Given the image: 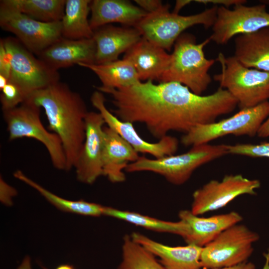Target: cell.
Instances as JSON below:
<instances>
[{
    "instance_id": "6da1fadb",
    "label": "cell",
    "mask_w": 269,
    "mask_h": 269,
    "mask_svg": "<svg viewBox=\"0 0 269 269\" xmlns=\"http://www.w3.org/2000/svg\"><path fill=\"white\" fill-rule=\"evenodd\" d=\"M111 95L120 120L145 126L158 140L171 131L188 133L193 128L216 122L229 114L233 102L229 93L218 88L213 93L196 94L177 82L140 81L132 86L100 91Z\"/></svg>"
},
{
    "instance_id": "7a4b0ae2",
    "label": "cell",
    "mask_w": 269,
    "mask_h": 269,
    "mask_svg": "<svg viewBox=\"0 0 269 269\" xmlns=\"http://www.w3.org/2000/svg\"><path fill=\"white\" fill-rule=\"evenodd\" d=\"M26 100L42 108L48 128L60 138L66 171L74 167L85 137V118L89 112L78 93L60 81L30 94Z\"/></svg>"
},
{
    "instance_id": "3957f363",
    "label": "cell",
    "mask_w": 269,
    "mask_h": 269,
    "mask_svg": "<svg viewBox=\"0 0 269 269\" xmlns=\"http://www.w3.org/2000/svg\"><path fill=\"white\" fill-rule=\"evenodd\" d=\"M210 41L208 37L197 43L193 35H180L173 45L169 65L160 82L179 83L202 95L211 82L209 70L216 61L207 59L204 54V48Z\"/></svg>"
},
{
    "instance_id": "277c9868",
    "label": "cell",
    "mask_w": 269,
    "mask_h": 269,
    "mask_svg": "<svg viewBox=\"0 0 269 269\" xmlns=\"http://www.w3.org/2000/svg\"><path fill=\"white\" fill-rule=\"evenodd\" d=\"M227 144L196 145L186 152L153 159L139 156L128 165L125 171H149L163 176L169 183L180 185L190 178L202 165L228 154Z\"/></svg>"
},
{
    "instance_id": "5b68a950",
    "label": "cell",
    "mask_w": 269,
    "mask_h": 269,
    "mask_svg": "<svg viewBox=\"0 0 269 269\" xmlns=\"http://www.w3.org/2000/svg\"><path fill=\"white\" fill-rule=\"evenodd\" d=\"M217 61L221 71L213 79L237 100L240 110L269 101V73L247 67L234 56L226 57L219 53Z\"/></svg>"
},
{
    "instance_id": "8992f818",
    "label": "cell",
    "mask_w": 269,
    "mask_h": 269,
    "mask_svg": "<svg viewBox=\"0 0 269 269\" xmlns=\"http://www.w3.org/2000/svg\"><path fill=\"white\" fill-rule=\"evenodd\" d=\"M169 8V5L166 4L159 10L148 13L134 27L143 37L167 51L171 49L177 38L188 28L196 25H202L206 28L212 27L218 6L187 16L170 12Z\"/></svg>"
},
{
    "instance_id": "52a82bcc",
    "label": "cell",
    "mask_w": 269,
    "mask_h": 269,
    "mask_svg": "<svg viewBox=\"0 0 269 269\" xmlns=\"http://www.w3.org/2000/svg\"><path fill=\"white\" fill-rule=\"evenodd\" d=\"M40 109L25 100L14 109L3 111L9 139L26 137L39 141L47 150L53 166L66 171V157L61 140L56 134L45 128L40 118Z\"/></svg>"
},
{
    "instance_id": "ba28073f",
    "label": "cell",
    "mask_w": 269,
    "mask_h": 269,
    "mask_svg": "<svg viewBox=\"0 0 269 269\" xmlns=\"http://www.w3.org/2000/svg\"><path fill=\"white\" fill-rule=\"evenodd\" d=\"M259 235L246 225L237 223L222 231L203 247L200 256L202 269L229 267L247 262L254 251Z\"/></svg>"
},
{
    "instance_id": "9c48e42d",
    "label": "cell",
    "mask_w": 269,
    "mask_h": 269,
    "mask_svg": "<svg viewBox=\"0 0 269 269\" xmlns=\"http://www.w3.org/2000/svg\"><path fill=\"white\" fill-rule=\"evenodd\" d=\"M269 115V101L250 108L240 110L232 116L218 122L197 126L181 137L186 146L208 143L229 134L253 137Z\"/></svg>"
},
{
    "instance_id": "30bf717a",
    "label": "cell",
    "mask_w": 269,
    "mask_h": 269,
    "mask_svg": "<svg viewBox=\"0 0 269 269\" xmlns=\"http://www.w3.org/2000/svg\"><path fill=\"white\" fill-rule=\"evenodd\" d=\"M9 58V81L18 85L27 97L59 81L58 71L49 67L28 50L17 38L0 39Z\"/></svg>"
},
{
    "instance_id": "8fae6325",
    "label": "cell",
    "mask_w": 269,
    "mask_h": 269,
    "mask_svg": "<svg viewBox=\"0 0 269 269\" xmlns=\"http://www.w3.org/2000/svg\"><path fill=\"white\" fill-rule=\"evenodd\" d=\"M0 26L37 56L62 37L61 21H38L0 3Z\"/></svg>"
},
{
    "instance_id": "7c38bea8",
    "label": "cell",
    "mask_w": 269,
    "mask_h": 269,
    "mask_svg": "<svg viewBox=\"0 0 269 269\" xmlns=\"http://www.w3.org/2000/svg\"><path fill=\"white\" fill-rule=\"evenodd\" d=\"M260 186L258 179L240 174L226 175L221 180H211L194 191L190 210L199 216L216 211L240 196L256 195Z\"/></svg>"
},
{
    "instance_id": "4fadbf2b",
    "label": "cell",
    "mask_w": 269,
    "mask_h": 269,
    "mask_svg": "<svg viewBox=\"0 0 269 269\" xmlns=\"http://www.w3.org/2000/svg\"><path fill=\"white\" fill-rule=\"evenodd\" d=\"M210 40L218 44H227L235 36L251 33L269 27V12L265 4L247 6L244 3L230 9L218 6Z\"/></svg>"
},
{
    "instance_id": "5bb4252c",
    "label": "cell",
    "mask_w": 269,
    "mask_h": 269,
    "mask_svg": "<svg viewBox=\"0 0 269 269\" xmlns=\"http://www.w3.org/2000/svg\"><path fill=\"white\" fill-rule=\"evenodd\" d=\"M91 101L107 126L117 133L137 153L148 154L158 158L173 155L176 152L178 141L175 137L167 135L156 142L144 140L136 132L133 123L120 120L107 109L102 92L95 91L91 96Z\"/></svg>"
},
{
    "instance_id": "9a60e30c",
    "label": "cell",
    "mask_w": 269,
    "mask_h": 269,
    "mask_svg": "<svg viewBox=\"0 0 269 269\" xmlns=\"http://www.w3.org/2000/svg\"><path fill=\"white\" fill-rule=\"evenodd\" d=\"M105 122L99 112H89L85 118V137L74 168L77 179L91 184L103 175Z\"/></svg>"
},
{
    "instance_id": "2e32d148",
    "label": "cell",
    "mask_w": 269,
    "mask_h": 269,
    "mask_svg": "<svg viewBox=\"0 0 269 269\" xmlns=\"http://www.w3.org/2000/svg\"><path fill=\"white\" fill-rule=\"evenodd\" d=\"M182 224L181 237L187 244L203 248L222 231L243 220L236 211L208 217H200L190 210H180L178 214Z\"/></svg>"
},
{
    "instance_id": "e0dca14e",
    "label": "cell",
    "mask_w": 269,
    "mask_h": 269,
    "mask_svg": "<svg viewBox=\"0 0 269 269\" xmlns=\"http://www.w3.org/2000/svg\"><path fill=\"white\" fill-rule=\"evenodd\" d=\"M96 46L93 38L70 39L62 37L38 57L52 69L67 68L80 63L95 64Z\"/></svg>"
},
{
    "instance_id": "ac0fdd59",
    "label": "cell",
    "mask_w": 269,
    "mask_h": 269,
    "mask_svg": "<svg viewBox=\"0 0 269 269\" xmlns=\"http://www.w3.org/2000/svg\"><path fill=\"white\" fill-rule=\"evenodd\" d=\"M134 27H118L105 25L94 30L93 38L96 46L95 64H101L118 60L142 38Z\"/></svg>"
},
{
    "instance_id": "d6986e66",
    "label": "cell",
    "mask_w": 269,
    "mask_h": 269,
    "mask_svg": "<svg viewBox=\"0 0 269 269\" xmlns=\"http://www.w3.org/2000/svg\"><path fill=\"white\" fill-rule=\"evenodd\" d=\"M131 236L134 241L152 253L165 269H202L201 247L189 244L168 246L138 232H133Z\"/></svg>"
},
{
    "instance_id": "ffe728a7",
    "label": "cell",
    "mask_w": 269,
    "mask_h": 269,
    "mask_svg": "<svg viewBox=\"0 0 269 269\" xmlns=\"http://www.w3.org/2000/svg\"><path fill=\"white\" fill-rule=\"evenodd\" d=\"M170 54L142 37L128 50L124 58L135 68L140 80L160 81L170 60Z\"/></svg>"
},
{
    "instance_id": "44dd1931",
    "label": "cell",
    "mask_w": 269,
    "mask_h": 269,
    "mask_svg": "<svg viewBox=\"0 0 269 269\" xmlns=\"http://www.w3.org/2000/svg\"><path fill=\"white\" fill-rule=\"evenodd\" d=\"M105 134L103 154V175L112 183L125 181L124 171L128 165L140 156L134 148L114 131L107 126Z\"/></svg>"
},
{
    "instance_id": "7402d4cb",
    "label": "cell",
    "mask_w": 269,
    "mask_h": 269,
    "mask_svg": "<svg viewBox=\"0 0 269 269\" xmlns=\"http://www.w3.org/2000/svg\"><path fill=\"white\" fill-rule=\"evenodd\" d=\"M91 28L95 29L111 23H120L134 27L148 13L126 0H94L91 2Z\"/></svg>"
},
{
    "instance_id": "603a6c76",
    "label": "cell",
    "mask_w": 269,
    "mask_h": 269,
    "mask_svg": "<svg viewBox=\"0 0 269 269\" xmlns=\"http://www.w3.org/2000/svg\"><path fill=\"white\" fill-rule=\"evenodd\" d=\"M234 56L247 67L269 73V27L237 36Z\"/></svg>"
},
{
    "instance_id": "cb8c5ba5",
    "label": "cell",
    "mask_w": 269,
    "mask_h": 269,
    "mask_svg": "<svg viewBox=\"0 0 269 269\" xmlns=\"http://www.w3.org/2000/svg\"><path fill=\"white\" fill-rule=\"evenodd\" d=\"M78 65L91 70L98 76L102 83L97 88L100 91L128 87L141 81L133 65L124 58L104 64Z\"/></svg>"
},
{
    "instance_id": "d4e9b609",
    "label": "cell",
    "mask_w": 269,
    "mask_h": 269,
    "mask_svg": "<svg viewBox=\"0 0 269 269\" xmlns=\"http://www.w3.org/2000/svg\"><path fill=\"white\" fill-rule=\"evenodd\" d=\"M89 0H66L61 20L62 37L81 39L93 37L88 16L91 11Z\"/></svg>"
},
{
    "instance_id": "484cf974",
    "label": "cell",
    "mask_w": 269,
    "mask_h": 269,
    "mask_svg": "<svg viewBox=\"0 0 269 269\" xmlns=\"http://www.w3.org/2000/svg\"><path fill=\"white\" fill-rule=\"evenodd\" d=\"M66 0H2L0 4L35 20L44 22L61 21Z\"/></svg>"
},
{
    "instance_id": "4316f807",
    "label": "cell",
    "mask_w": 269,
    "mask_h": 269,
    "mask_svg": "<svg viewBox=\"0 0 269 269\" xmlns=\"http://www.w3.org/2000/svg\"><path fill=\"white\" fill-rule=\"evenodd\" d=\"M13 175L35 189L47 200L62 211L92 217L104 215L105 206L83 200L72 201L60 197L28 178L21 170H17Z\"/></svg>"
},
{
    "instance_id": "83f0119b",
    "label": "cell",
    "mask_w": 269,
    "mask_h": 269,
    "mask_svg": "<svg viewBox=\"0 0 269 269\" xmlns=\"http://www.w3.org/2000/svg\"><path fill=\"white\" fill-rule=\"evenodd\" d=\"M104 215L121 220L153 232L172 234L180 236V222L165 221L137 212L105 207Z\"/></svg>"
},
{
    "instance_id": "f1b7e54d",
    "label": "cell",
    "mask_w": 269,
    "mask_h": 269,
    "mask_svg": "<svg viewBox=\"0 0 269 269\" xmlns=\"http://www.w3.org/2000/svg\"><path fill=\"white\" fill-rule=\"evenodd\" d=\"M117 269H165L149 251L125 235L122 245V261Z\"/></svg>"
},
{
    "instance_id": "f546056e",
    "label": "cell",
    "mask_w": 269,
    "mask_h": 269,
    "mask_svg": "<svg viewBox=\"0 0 269 269\" xmlns=\"http://www.w3.org/2000/svg\"><path fill=\"white\" fill-rule=\"evenodd\" d=\"M0 91V100L2 112L16 108L27 98L21 89L11 82H8Z\"/></svg>"
},
{
    "instance_id": "4dcf8cb0",
    "label": "cell",
    "mask_w": 269,
    "mask_h": 269,
    "mask_svg": "<svg viewBox=\"0 0 269 269\" xmlns=\"http://www.w3.org/2000/svg\"><path fill=\"white\" fill-rule=\"evenodd\" d=\"M229 154L247 156L252 157L269 158V142L259 144L238 143L228 145Z\"/></svg>"
},
{
    "instance_id": "1f68e13d",
    "label": "cell",
    "mask_w": 269,
    "mask_h": 269,
    "mask_svg": "<svg viewBox=\"0 0 269 269\" xmlns=\"http://www.w3.org/2000/svg\"><path fill=\"white\" fill-rule=\"evenodd\" d=\"M17 194L16 190L12 186L6 183L0 177V197L1 201L6 204L12 203V198Z\"/></svg>"
},
{
    "instance_id": "d6a6232c",
    "label": "cell",
    "mask_w": 269,
    "mask_h": 269,
    "mask_svg": "<svg viewBox=\"0 0 269 269\" xmlns=\"http://www.w3.org/2000/svg\"><path fill=\"white\" fill-rule=\"evenodd\" d=\"M10 60L1 40L0 41V75L8 79L10 76Z\"/></svg>"
},
{
    "instance_id": "836d02e7",
    "label": "cell",
    "mask_w": 269,
    "mask_h": 269,
    "mask_svg": "<svg viewBox=\"0 0 269 269\" xmlns=\"http://www.w3.org/2000/svg\"><path fill=\"white\" fill-rule=\"evenodd\" d=\"M134 1L147 13L155 12L164 6L161 1L159 0H135Z\"/></svg>"
},
{
    "instance_id": "e575fe53",
    "label": "cell",
    "mask_w": 269,
    "mask_h": 269,
    "mask_svg": "<svg viewBox=\"0 0 269 269\" xmlns=\"http://www.w3.org/2000/svg\"><path fill=\"white\" fill-rule=\"evenodd\" d=\"M194 1L204 4L211 3L214 6H225L227 8L231 5L234 6L241 3L245 4L246 2V0H196Z\"/></svg>"
},
{
    "instance_id": "d590c367",
    "label": "cell",
    "mask_w": 269,
    "mask_h": 269,
    "mask_svg": "<svg viewBox=\"0 0 269 269\" xmlns=\"http://www.w3.org/2000/svg\"><path fill=\"white\" fill-rule=\"evenodd\" d=\"M257 135L262 138L269 136V115L261 126Z\"/></svg>"
},
{
    "instance_id": "8d00e7d4",
    "label": "cell",
    "mask_w": 269,
    "mask_h": 269,
    "mask_svg": "<svg viewBox=\"0 0 269 269\" xmlns=\"http://www.w3.org/2000/svg\"><path fill=\"white\" fill-rule=\"evenodd\" d=\"M214 269H256V266L254 263L247 261L232 267Z\"/></svg>"
},
{
    "instance_id": "74e56055",
    "label": "cell",
    "mask_w": 269,
    "mask_h": 269,
    "mask_svg": "<svg viewBox=\"0 0 269 269\" xmlns=\"http://www.w3.org/2000/svg\"><path fill=\"white\" fill-rule=\"evenodd\" d=\"M191 1H192V0H177L176 2L174 8L172 12L175 13H178L179 11L181 10V9H182L184 6L186 5L187 4H188Z\"/></svg>"
},
{
    "instance_id": "f35d334b",
    "label": "cell",
    "mask_w": 269,
    "mask_h": 269,
    "mask_svg": "<svg viewBox=\"0 0 269 269\" xmlns=\"http://www.w3.org/2000/svg\"><path fill=\"white\" fill-rule=\"evenodd\" d=\"M17 269H32L30 259L28 256H26L23 259Z\"/></svg>"
},
{
    "instance_id": "ab89813d",
    "label": "cell",
    "mask_w": 269,
    "mask_h": 269,
    "mask_svg": "<svg viewBox=\"0 0 269 269\" xmlns=\"http://www.w3.org/2000/svg\"><path fill=\"white\" fill-rule=\"evenodd\" d=\"M265 258V263L262 269H269V248L267 252L263 254Z\"/></svg>"
},
{
    "instance_id": "60d3db41",
    "label": "cell",
    "mask_w": 269,
    "mask_h": 269,
    "mask_svg": "<svg viewBox=\"0 0 269 269\" xmlns=\"http://www.w3.org/2000/svg\"><path fill=\"white\" fill-rule=\"evenodd\" d=\"M8 79L3 75H0V90L8 83Z\"/></svg>"
},
{
    "instance_id": "b9f144b4",
    "label": "cell",
    "mask_w": 269,
    "mask_h": 269,
    "mask_svg": "<svg viewBox=\"0 0 269 269\" xmlns=\"http://www.w3.org/2000/svg\"><path fill=\"white\" fill-rule=\"evenodd\" d=\"M55 269H75L72 266L65 264L61 265L57 267Z\"/></svg>"
}]
</instances>
